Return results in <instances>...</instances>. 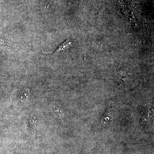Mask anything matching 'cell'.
Listing matches in <instances>:
<instances>
[{
  "instance_id": "cell-1",
  "label": "cell",
  "mask_w": 154,
  "mask_h": 154,
  "mask_svg": "<svg viewBox=\"0 0 154 154\" xmlns=\"http://www.w3.org/2000/svg\"><path fill=\"white\" fill-rule=\"evenodd\" d=\"M72 45V42L69 40H66L62 43L60 44L58 48L55 50V52L60 53L63 52L64 50L69 48Z\"/></svg>"
},
{
  "instance_id": "cell-3",
  "label": "cell",
  "mask_w": 154,
  "mask_h": 154,
  "mask_svg": "<svg viewBox=\"0 0 154 154\" xmlns=\"http://www.w3.org/2000/svg\"><path fill=\"white\" fill-rule=\"evenodd\" d=\"M37 124V120L34 117H31L30 120V124L32 128L35 127Z\"/></svg>"
},
{
  "instance_id": "cell-4",
  "label": "cell",
  "mask_w": 154,
  "mask_h": 154,
  "mask_svg": "<svg viewBox=\"0 0 154 154\" xmlns=\"http://www.w3.org/2000/svg\"><path fill=\"white\" fill-rule=\"evenodd\" d=\"M5 42L4 39H0V44L1 45V44H3Z\"/></svg>"
},
{
  "instance_id": "cell-2",
  "label": "cell",
  "mask_w": 154,
  "mask_h": 154,
  "mask_svg": "<svg viewBox=\"0 0 154 154\" xmlns=\"http://www.w3.org/2000/svg\"><path fill=\"white\" fill-rule=\"evenodd\" d=\"M30 92L29 89H24L19 93V98L22 101H25L29 97Z\"/></svg>"
}]
</instances>
